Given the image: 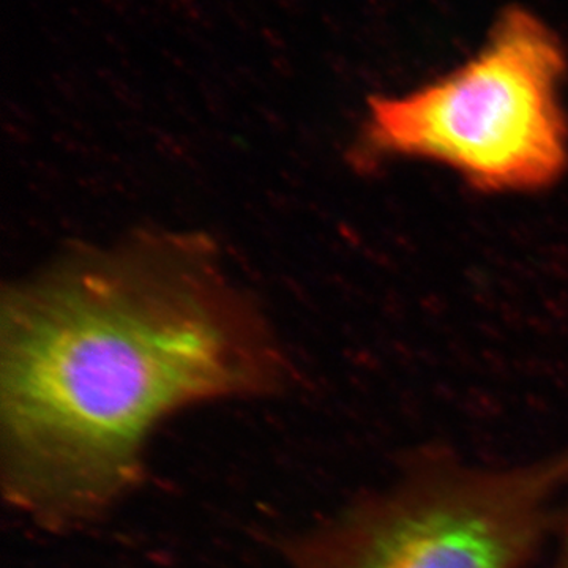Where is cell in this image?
<instances>
[{
  "mask_svg": "<svg viewBox=\"0 0 568 568\" xmlns=\"http://www.w3.org/2000/svg\"><path fill=\"white\" fill-rule=\"evenodd\" d=\"M290 364L263 306L193 233L84 246L3 291V495L48 528L102 517L175 414L275 394Z\"/></svg>",
  "mask_w": 568,
  "mask_h": 568,
  "instance_id": "obj_1",
  "label": "cell"
},
{
  "mask_svg": "<svg viewBox=\"0 0 568 568\" xmlns=\"http://www.w3.org/2000/svg\"><path fill=\"white\" fill-rule=\"evenodd\" d=\"M567 55L528 10H507L480 51L439 80L366 108L361 153L452 171L489 194L536 193L568 170Z\"/></svg>",
  "mask_w": 568,
  "mask_h": 568,
  "instance_id": "obj_2",
  "label": "cell"
},
{
  "mask_svg": "<svg viewBox=\"0 0 568 568\" xmlns=\"http://www.w3.org/2000/svg\"><path fill=\"white\" fill-rule=\"evenodd\" d=\"M568 450L515 465L418 455L291 547L294 568H528L555 545Z\"/></svg>",
  "mask_w": 568,
  "mask_h": 568,
  "instance_id": "obj_3",
  "label": "cell"
},
{
  "mask_svg": "<svg viewBox=\"0 0 568 568\" xmlns=\"http://www.w3.org/2000/svg\"><path fill=\"white\" fill-rule=\"evenodd\" d=\"M549 568H568V491L564 504L562 518L555 540V556Z\"/></svg>",
  "mask_w": 568,
  "mask_h": 568,
  "instance_id": "obj_4",
  "label": "cell"
}]
</instances>
